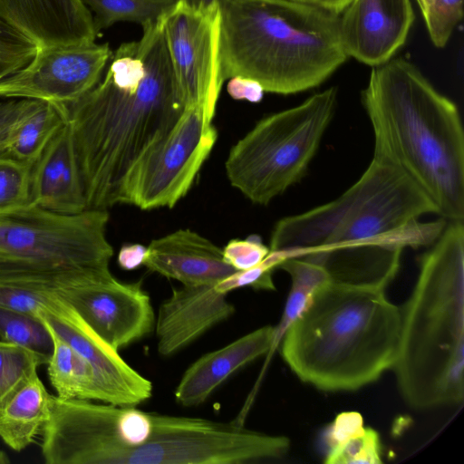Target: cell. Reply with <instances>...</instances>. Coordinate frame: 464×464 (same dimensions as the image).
Returning a JSON list of instances; mask_svg holds the SVG:
<instances>
[{
  "instance_id": "39",
  "label": "cell",
  "mask_w": 464,
  "mask_h": 464,
  "mask_svg": "<svg viewBox=\"0 0 464 464\" xmlns=\"http://www.w3.org/2000/svg\"><path fill=\"white\" fill-rule=\"evenodd\" d=\"M188 8L197 11H209L215 8H219V5L224 0H179Z\"/></svg>"
},
{
  "instance_id": "29",
  "label": "cell",
  "mask_w": 464,
  "mask_h": 464,
  "mask_svg": "<svg viewBox=\"0 0 464 464\" xmlns=\"http://www.w3.org/2000/svg\"><path fill=\"white\" fill-rule=\"evenodd\" d=\"M33 165L0 156V210L31 202Z\"/></svg>"
},
{
  "instance_id": "33",
  "label": "cell",
  "mask_w": 464,
  "mask_h": 464,
  "mask_svg": "<svg viewBox=\"0 0 464 464\" xmlns=\"http://www.w3.org/2000/svg\"><path fill=\"white\" fill-rule=\"evenodd\" d=\"M275 266L266 257L259 265L244 271H237L216 284V288L224 294L244 286L256 290H275L272 272Z\"/></svg>"
},
{
  "instance_id": "2",
  "label": "cell",
  "mask_w": 464,
  "mask_h": 464,
  "mask_svg": "<svg viewBox=\"0 0 464 464\" xmlns=\"http://www.w3.org/2000/svg\"><path fill=\"white\" fill-rule=\"evenodd\" d=\"M438 209L401 169L373 157L343 195L275 226L270 253L277 265L299 258L321 266L329 283L385 289L396 276L404 246L436 240L444 220L419 223Z\"/></svg>"
},
{
  "instance_id": "34",
  "label": "cell",
  "mask_w": 464,
  "mask_h": 464,
  "mask_svg": "<svg viewBox=\"0 0 464 464\" xmlns=\"http://www.w3.org/2000/svg\"><path fill=\"white\" fill-rule=\"evenodd\" d=\"M363 428V419L359 412L345 411L338 414L324 435L327 452Z\"/></svg>"
},
{
  "instance_id": "14",
  "label": "cell",
  "mask_w": 464,
  "mask_h": 464,
  "mask_svg": "<svg viewBox=\"0 0 464 464\" xmlns=\"http://www.w3.org/2000/svg\"><path fill=\"white\" fill-rule=\"evenodd\" d=\"M62 296L117 351L154 330L155 314L142 282H121L110 269Z\"/></svg>"
},
{
  "instance_id": "38",
  "label": "cell",
  "mask_w": 464,
  "mask_h": 464,
  "mask_svg": "<svg viewBox=\"0 0 464 464\" xmlns=\"http://www.w3.org/2000/svg\"><path fill=\"white\" fill-rule=\"evenodd\" d=\"M321 8L329 13L340 15L352 0H293Z\"/></svg>"
},
{
  "instance_id": "15",
  "label": "cell",
  "mask_w": 464,
  "mask_h": 464,
  "mask_svg": "<svg viewBox=\"0 0 464 464\" xmlns=\"http://www.w3.org/2000/svg\"><path fill=\"white\" fill-rule=\"evenodd\" d=\"M339 18L348 57L374 67L404 44L415 15L411 0H352Z\"/></svg>"
},
{
  "instance_id": "12",
  "label": "cell",
  "mask_w": 464,
  "mask_h": 464,
  "mask_svg": "<svg viewBox=\"0 0 464 464\" xmlns=\"http://www.w3.org/2000/svg\"><path fill=\"white\" fill-rule=\"evenodd\" d=\"M219 8L197 11L179 0L164 16V30L186 108H198L212 121L219 82Z\"/></svg>"
},
{
  "instance_id": "35",
  "label": "cell",
  "mask_w": 464,
  "mask_h": 464,
  "mask_svg": "<svg viewBox=\"0 0 464 464\" xmlns=\"http://www.w3.org/2000/svg\"><path fill=\"white\" fill-rule=\"evenodd\" d=\"M30 99L0 98V156L13 124L24 111Z\"/></svg>"
},
{
  "instance_id": "16",
  "label": "cell",
  "mask_w": 464,
  "mask_h": 464,
  "mask_svg": "<svg viewBox=\"0 0 464 464\" xmlns=\"http://www.w3.org/2000/svg\"><path fill=\"white\" fill-rule=\"evenodd\" d=\"M215 285L173 288L155 316L157 350L162 356L181 351L236 311Z\"/></svg>"
},
{
  "instance_id": "13",
  "label": "cell",
  "mask_w": 464,
  "mask_h": 464,
  "mask_svg": "<svg viewBox=\"0 0 464 464\" xmlns=\"http://www.w3.org/2000/svg\"><path fill=\"white\" fill-rule=\"evenodd\" d=\"M111 55L108 44L95 42L37 45L26 65L0 81V98L73 102L101 81Z\"/></svg>"
},
{
  "instance_id": "40",
  "label": "cell",
  "mask_w": 464,
  "mask_h": 464,
  "mask_svg": "<svg viewBox=\"0 0 464 464\" xmlns=\"http://www.w3.org/2000/svg\"><path fill=\"white\" fill-rule=\"evenodd\" d=\"M9 463V459L6 455V453L1 450L0 448V464H6Z\"/></svg>"
},
{
  "instance_id": "28",
  "label": "cell",
  "mask_w": 464,
  "mask_h": 464,
  "mask_svg": "<svg viewBox=\"0 0 464 464\" xmlns=\"http://www.w3.org/2000/svg\"><path fill=\"white\" fill-rule=\"evenodd\" d=\"M431 42L444 47L463 17V0H416Z\"/></svg>"
},
{
  "instance_id": "25",
  "label": "cell",
  "mask_w": 464,
  "mask_h": 464,
  "mask_svg": "<svg viewBox=\"0 0 464 464\" xmlns=\"http://www.w3.org/2000/svg\"><path fill=\"white\" fill-rule=\"evenodd\" d=\"M276 268L286 271L292 278V287L279 322L281 327L287 328L305 309L313 294L330 281L321 266L299 258H285Z\"/></svg>"
},
{
  "instance_id": "18",
  "label": "cell",
  "mask_w": 464,
  "mask_h": 464,
  "mask_svg": "<svg viewBox=\"0 0 464 464\" xmlns=\"http://www.w3.org/2000/svg\"><path fill=\"white\" fill-rule=\"evenodd\" d=\"M142 265L185 285H215L238 271L221 248L188 228L152 240Z\"/></svg>"
},
{
  "instance_id": "10",
  "label": "cell",
  "mask_w": 464,
  "mask_h": 464,
  "mask_svg": "<svg viewBox=\"0 0 464 464\" xmlns=\"http://www.w3.org/2000/svg\"><path fill=\"white\" fill-rule=\"evenodd\" d=\"M152 430L130 453L126 464H249L284 457L286 437L246 429L243 424L151 413Z\"/></svg>"
},
{
  "instance_id": "37",
  "label": "cell",
  "mask_w": 464,
  "mask_h": 464,
  "mask_svg": "<svg viewBox=\"0 0 464 464\" xmlns=\"http://www.w3.org/2000/svg\"><path fill=\"white\" fill-rule=\"evenodd\" d=\"M147 247L140 244H126L118 254V264L125 270H133L143 264Z\"/></svg>"
},
{
  "instance_id": "17",
  "label": "cell",
  "mask_w": 464,
  "mask_h": 464,
  "mask_svg": "<svg viewBox=\"0 0 464 464\" xmlns=\"http://www.w3.org/2000/svg\"><path fill=\"white\" fill-rule=\"evenodd\" d=\"M0 17L39 46L92 43L98 36L82 0H0Z\"/></svg>"
},
{
  "instance_id": "27",
  "label": "cell",
  "mask_w": 464,
  "mask_h": 464,
  "mask_svg": "<svg viewBox=\"0 0 464 464\" xmlns=\"http://www.w3.org/2000/svg\"><path fill=\"white\" fill-rule=\"evenodd\" d=\"M48 360L40 353L0 340V406Z\"/></svg>"
},
{
  "instance_id": "7",
  "label": "cell",
  "mask_w": 464,
  "mask_h": 464,
  "mask_svg": "<svg viewBox=\"0 0 464 464\" xmlns=\"http://www.w3.org/2000/svg\"><path fill=\"white\" fill-rule=\"evenodd\" d=\"M330 87L301 104L260 120L230 150V184L255 204L267 205L298 182L315 155L336 107Z\"/></svg>"
},
{
  "instance_id": "4",
  "label": "cell",
  "mask_w": 464,
  "mask_h": 464,
  "mask_svg": "<svg viewBox=\"0 0 464 464\" xmlns=\"http://www.w3.org/2000/svg\"><path fill=\"white\" fill-rule=\"evenodd\" d=\"M219 82L251 79L264 92L314 88L348 58L339 15L293 0H224L219 5Z\"/></svg>"
},
{
  "instance_id": "22",
  "label": "cell",
  "mask_w": 464,
  "mask_h": 464,
  "mask_svg": "<svg viewBox=\"0 0 464 464\" xmlns=\"http://www.w3.org/2000/svg\"><path fill=\"white\" fill-rule=\"evenodd\" d=\"M65 121L62 104L30 100L13 124L1 156L34 165Z\"/></svg>"
},
{
  "instance_id": "31",
  "label": "cell",
  "mask_w": 464,
  "mask_h": 464,
  "mask_svg": "<svg viewBox=\"0 0 464 464\" xmlns=\"http://www.w3.org/2000/svg\"><path fill=\"white\" fill-rule=\"evenodd\" d=\"M37 44L0 17V81L26 65Z\"/></svg>"
},
{
  "instance_id": "24",
  "label": "cell",
  "mask_w": 464,
  "mask_h": 464,
  "mask_svg": "<svg viewBox=\"0 0 464 464\" xmlns=\"http://www.w3.org/2000/svg\"><path fill=\"white\" fill-rule=\"evenodd\" d=\"M92 15L97 34L117 22L146 25L167 14L179 0H82Z\"/></svg>"
},
{
  "instance_id": "20",
  "label": "cell",
  "mask_w": 464,
  "mask_h": 464,
  "mask_svg": "<svg viewBox=\"0 0 464 464\" xmlns=\"http://www.w3.org/2000/svg\"><path fill=\"white\" fill-rule=\"evenodd\" d=\"M275 326L256 329L200 356L184 372L175 399L184 407L203 403L230 375L274 348Z\"/></svg>"
},
{
  "instance_id": "8",
  "label": "cell",
  "mask_w": 464,
  "mask_h": 464,
  "mask_svg": "<svg viewBox=\"0 0 464 464\" xmlns=\"http://www.w3.org/2000/svg\"><path fill=\"white\" fill-rule=\"evenodd\" d=\"M107 209L60 214L32 202L0 210V259L45 266L109 267Z\"/></svg>"
},
{
  "instance_id": "23",
  "label": "cell",
  "mask_w": 464,
  "mask_h": 464,
  "mask_svg": "<svg viewBox=\"0 0 464 464\" xmlns=\"http://www.w3.org/2000/svg\"><path fill=\"white\" fill-rule=\"evenodd\" d=\"M40 320L53 340V351L47 362V372L56 396L62 399L77 398L101 401V394L91 364L45 321Z\"/></svg>"
},
{
  "instance_id": "3",
  "label": "cell",
  "mask_w": 464,
  "mask_h": 464,
  "mask_svg": "<svg viewBox=\"0 0 464 464\" xmlns=\"http://www.w3.org/2000/svg\"><path fill=\"white\" fill-rule=\"evenodd\" d=\"M362 101L373 130V157L405 172L438 215L463 221L464 132L456 104L403 58L372 68Z\"/></svg>"
},
{
  "instance_id": "5",
  "label": "cell",
  "mask_w": 464,
  "mask_h": 464,
  "mask_svg": "<svg viewBox=\"0 0 464 464\" xmlns=\"http://www.w3.org/2000/svg\"><path fill=\"white\" fill-rule=\"evenodd\" d=\"M384 290L327 283L313 294L280 341L284 361L301 381L354 391L393 367L401 316Z\"/></svg>"
},
{
  "instance_id": "32",
  "label": "cell",
  "mask_w": 464,
  "mask_h": 464,
  "mask_svg": "<svg viewBox=\"0 0 464 464\" xmlns=\"http://www.w3.org/2000/svg\"><path fill=\"white\" fill-rule=\"evenodd\" d=\"M225 261L238 271L259 265L268 255L269 248L258 236L246 239H232L222 249Z\"/></svg>"
},
{
  "instance_id": "30",
  "label": "cell",
  "mask_w": 464,
  "mask_h": 464,
  "mask_svg": "<svg viewBox=\"0 0 464 464\" xmlns=\"http://www.w3.org/2000/svg\"><path fill=\"white\" fill-rule=\"evenodd\" d=\"M380 437L372 428H363L326 453L328 464L382 463Z\"/></svg>"
},
{
  "instance_id": "6",
  "label": "cell",
  "mask_w": 464,
  "mask_h": 464,
  "mask_svg": "<svg viewBox=\"0 0 464 464\" xmlns=\"http://www.w3.org/2000/svg\"><path fill=\"white\" fill-rule=\"evenodd\" d=\"M392 369L405 401L428 410L464 397V226L450 221L421 258L401 310Z\"/></svg>"
},
{
  "instance_id": "26",
  "label": "cell",
  "mask_w": 464,
  "mask_h": 464,
  "mask_svg": "<svg viewBox=\"0 0 464 464\" xmlns=\"http://www.w3.org/2000/svg\"><path fill=\"white\" fill-rule=\"evenodd\" d=\"M0 340L34 351L48 361L53 340L42 321L26 313L0 305Z\"/></svg>"
},
{
  "instance_id": "11",
  "label": "cell",
  "mask_w": 464,
  "mask_h": 464,
  "mask_svg": "<svg viewBox=\"0 0 464 464\" xmlns=\"http://www.w3.org/2000/svg\"><path fill=\"white\" fill-rule=\"evenodd\" d=\"M218 131L198 108H186L171 131L136 166L125 204L140 209L173 208L190 189Z\"/></svg>"
},
{
  "instance_id": "36",
  "label": "cell",
  "mask_w": 464,
  "mask_h": 464,
  "mask_svg": "<svg viewBox=\"0 0 464 464\" xmlns=\"http://www.w3.org/2000/svg\"><path fill=\"white\" fill-rule=\"evenodd\" d=\"M227 90L232 98L251 102H260L264 93V90L259 83L241 76L230 78Z\"/></svg>"
},
{
  "instance_id": "21",
  "label": "cell",
  "mask_w": 464,
  "mask_h": 464,
  "mask_svg": "<svg viewBox=\"0 0 464 464\" xmlns=\"http://www.w3.org/2000/svg\"><path fill=\"white\" fill-rule=\"evenodd\" d=\"M51 396L35 372L0 406V439L21 451L34 442L49 416Z\"/></svg>"
},
{
  "instance_id": "9",
  "label": "cell",
  "mask_w": 464,
  "mask_h": 464,
  "mask_svg": "<svg viewBox=\"0 0 464 464\" xmlns=\"http://www.w3.org/2000/svg\"><path fill=\"white\" fill-rule=\"evenodd\" d=\"M151 430V412L52 394L42 455L48 464H126Z\"/></svg>"
},
{
  "instance_id": "1",
  "label": "cell",
  "mask_w": 464,
  "mask_h": 464,
  "mask_svg": "<svg viewBox=\"0 0 464 464\" xmlns=\"http://www.w3.org/2000/svg\"><path fill=\"white\" fill-rule=\"evenodd\" d=\"M164 16L143 25L139 41L123 43L112 53L104 78L91 91L62 104L87 209L125 204L133 169L186 110L166 40Z\"/></svg>"
},
{
  "instance_id": "19",
  "label": "cell",
  "mask_w": 464,
  "mask_h": 464,
  "mask_svg": "<svg viewBox=\"0 0 464 464\" xmlns=\"http://www.w3.org/2000/svg\"><path fill=\"white\" fill-rule=\"evenodd\" d=\"M31 202L60 214H77L87 209L82 179L67 121L32 167Z\"/></svg>"
}]
</instances>
